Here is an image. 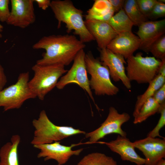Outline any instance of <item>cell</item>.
<instances>
[{
	"mask_svg": "<svg viewBox=\"0 0 165 165\" xmlns=\"http://www.w3.org/2000/svg\"><path fill=\"white\" fill-rule=\"evenodd\" d=\"M85 47L84 43L73 35H53L42 37L32 46L34 49H43L46 52L36 64L41 65H69L78 52Z\"/></svg>",
	"mask_w": 165,
	"mask_h": 165,
	"instance_id": "obj_1",
	"label": "cell"
},
{
	"mask_svg": "<svg viewBox=\"0 0 165 165\" xmlns=\"http://www.w3.org/2000/svg\"><path fill=\"white\" fill-rule=\"evenodd\" d=\"M50 7L58 21V28L61 27L62 23H64L67 32L73 31L83 43L95 40L86 27L83 11L76 8L71 1L52 0Z\"/></svg>",
	"mask_w": 165,
	"mask_h": 165,
	"instance_id": "obj_2",
	"label": "cell"
},
{
	"mask_svg": "<svg viewBox=\"0 0 165 165\" xmlns=\"http://www.w3.org/2000/svg\"><path fill=\"white\" fill-rule=\"evenodd\" d=\"M32 124L35 129L31 142L33 145L50 144L72 135L86 133L72 127L55 125L50 120L44 110L41 111L37 119L33 120Z\"/></svg>",
	"mask_w": 165,
	"mask_h": 165,
	"instance_id": "obj_3",
	"label": "cell"
},
{
	"mask_svg": "<svg viewBox=\"0 0 165 165\" xmlns=\"http://www.w3.org/2000/svg\"><path fill=\"white\" fill-rule=\"evenodd\" d=\"M34 75L28 82L31 92L39 99L43 100L46 95L55 86L59 79L68 71L59 64L46 65L36 64L32 67Z\"/></svg>",
	"mask_w": 165,
	"mask_h": 165,
	"instance_id": "obj_4",
	"label": "cell"
},
{
	"mask_svg": "<svg viewBox=\"0 0 165 165\" xmlns=\"http://www.w3.org/2000/svg\"><path fill=\"white\" fill-rule=\"evenodd\" d=\"M85 61L87 72L91 75L90 86L95 95L117 94L119 89L112 82L108 67L100 59L95 58L90 51L86 53Z\"/></svg>",
	"mask_w": 165,
	"mask_h": 165,
	"instance_id": "obj_5",
	"label": "cell"
},
{
	"mask_svg": "<svg viewBox=\"0 0 165 165\" xmlns=\"http://www.w3.org/2000/svg\"><path fill=\"white\" fill-rule=\"evenodd\" d=\"M126 75L130 81L138 84L149 83L158 74L161 60L153 57L143 56L138 52L127 59Z\"/></svg>",
	"mask_w": 165,
	"mask_h": 165,
	"instance_id": "obj_6",
	"label": "cell"
},
{
	"mask_svg": "<svg viewBox=\"0 0 165 165\" xmlns=\"http://www.w3.org/2000/svg\"><path fill=\"white\" fill-rule=\"evenodd\" d=\"M29 79L28 72L20 73L16 83L0 91V107L4 111L19 109L26 101L36 97L29 88Z\"/></svg>",
	"mask_w": 165,
	"mask_h": 165,
	"instance_id": "obj_7",
	"label": "cell"
},
{
	"mask_svg": "<svg viewBox=\"0 0 165 165\" xmlns=\"http://www.w3.org/2000/svg\"><path fill=\"white\" fill-rule=\"evenodd\" d=\"M86 53L82 49L76 55L71 68L66 74L58 81L56 87L59 90L63 89L66 85L76 83L88 94L98 110H100L96 104L90 88L85 61Z\"/></svg>",
	"mask_w": 165,
	"mask_h": 165,
	"instance_id": "obj_8",
	"label": "cell"
},
{
	"mask_svg": "<svg viewBox=\"0 0 165 165\" xmlns=\"http://www.w3.org/2000/svg\"><path fill=\"white\" fill-rule=\"evenodd\" d=\"M130 118L128 113L125 112L119 113L115 108L110 107L106 119L100 126L94 130L85 134V138H89L88 143H97L106 135L112 133L126 137L127 133L122 130L121 127L123 124L128 121Z\"/></svg>",
	"mask_w": 165,
	"mask_h": 165,
	"instance_id": "obj_9",
	"label": "cell"
},
{
	"mask_svg": "<svg viewBox=\"0 0 165 165\" xmlns=\"http://www.w3.org/2000/svg\"><path fill=\"white\" fill-rule=\"evenodd\" d=\"M81 143L73 144L67 146L61 145L59 141H56L50 144L36 145L33 146L40 150L37 156L38 158H43L45 161L53 160L57 162V165H63L72 156L79 155L83 148L76 150H72V148Z\"/></svg>",
	"mask_w": 165,
	"mask_h": 165,
	"instance_id": "obj_10",
	"label": "cell"
},
{
	"mask_svg": "<svg viewBox=\"0 0 165 165\" xmlns=\"http://www.w3.org/2000/svg\"><path fill=\"white\" fill-rule=\"evenodd\" d=\"M10 2L11 9L6 22L7 24L24 29L35 22L34 0H11Z\"/></svg>",
	"mask_w": 165,
	"mask_h": 165,
	"instance_id": "obj_11",
	"label": "cell"
},
{
	"mask_svg": "<svg viewBox=\"0 0 165 165\" xmlns=\"http://www.w3.org/2000/svg\"><path fill=\"white\" fill-rule=\"evenodd\" d=\"M100 61L108 68L111 78L116 82L121 81L127 89L131 88V81L125 72L124 64H127L122 55L113 53L107 48L99 49Z\"/></svg>",
	"mask_w": 165,
	"mask_h": 165,
	"instance_id": "obj_12",
	"label": "cell"
},
{
	"mask_svg": "<svg viewBox=\"0 0 165 165\" xmlns=\"http://www.w3.org/2000/svg\"><path fill=\"white\" fill-rule=\"evenodd\" d=\"M145 158V165H156L165 157V139L149 137L133 142Z\"/></svg>",
	"mask_w": 165,
	"mask_h": 165,
	"instance_id": "obj_13",
	"label": "cell"
},
{
	"mask_svg": "<svg viewBox=\"0 0 165 165\" xmlns=\"http://www.w3.org/2000/svg\"><path fill=\"white\" fill-rule=\"evenodd\" d=\"M165 33V19L147 21L138 27L136 32L140 40L139 49L146 53L152 45Z\"/></svg>",
	"mask_w": 165,
	"mask_h": 165,
	"instance_id": "obj_14",
	"label": "cell"
},
{
	"mask_svg": "<svg viewBox=\"0 0 165 165\" xmlns=\"http://www.w3.org/2000/svg\"><path fill=\"white\" fill-rule=\"evenodd\" d=\"M97 143L106 145L112 152L118 154L123 161H129L137 165L145 164V158L137 154L133 143L126 137L118 135L115 140L108 142L99 141Z\"/></svg>",
	"mask_w": 165,
	"mask_h": 165,
	"instance_id": "obj_15",
	"label": "cell"
},
{
	"mask_svg": "<svg viewBox=\"0 0 165 165\" xmlns=\"http://www.w3.org/2000/svg\"><path fill=\"white\" fill-rule=\"evenodd\" d=\"M140 43L139 37L132 31L124 32L118 34L110 42L107 48L127 59L139 49Z\"/></svg>",
	"mask_w": 165,
	"mask_h": 165,
	"instance_id": "obj_16",
	"label": "cell"
},
{
	"mask_svg": "<svg viewBox=\"0 0 165 165\" xmlns=\"http://www.w3.org/2000/svg\"><path fill=\"white\" fill-rule=\"evenodd\" d=\"M86 27L96 40L99 49L106 48L117 33L107 22L93 19L84 21Z\"/></svg>",
	"mask_w": 165,
	"mask_h": 165,
	"instance_id": "obj_17",
	"label": "cell"
},
{
	"mask_svg": "<svg viewBox=\"0 0 165 165\" xmlns=\"http://www.w3.org/2000/svg\"><path fill=\"white\" fill-rule=\"evenodd\" d=\"M18 134L12 136L10 141L4 144L0 149V165H19L18 148L20 141Z\"/></svg>",
	"mask_w": 165,
	"mask_h": 165,
	"instance_id": "obj_18",
	"label": "cell"
},
{
	"mask_svg": "<svg viewBox=\"0 0 165 165\" xmlns=\"http://www.w3.org/2000/svg\"><path fill=\"white\" fill-rule=\"evenodd\" d=\"M114 13L108 0H95L92 8L87 11L86 19L107 22Z\"/></svg>",
	"mask_w": 165,
	"mask_h": 165,
	"instance_id": "obj_19",
	"label": "cell"
},
{
	"mask_svg": "<svg viewBox=\"0 0 165 165\" xmlns=\"http://www.w3.org/2000/svg\"><path fill=\"white\" fill-rule=\"evenodd\" d=\"M165 83V77L157 74L149 83L145 91L137 97L133 115L135 114L142 105L149 98L152 97L155 92Z\"/></svg>",
	"mask_w": 165,
	"mask_h": 165,
	"instance_id": "obj_20",
	"label": "cell"
},
{
	"mask_svg": "<svg viewBox=\"0 0 165 165\" xmlns=\"http://www.w3.org/2000/svg\"><path fill=\"white\" fill-rule=\"evenodd\" d=\"M107 22L117 34L132 31L134 26L123 9L114 15Z\"/></svg>",
	"mask_w": 165,
	"mask_h": 165,
	"instance_id": "obj_21",
	"label": "cell"
},
{
	"mask_svg": "<svg viewBox=\"0 0 165 165\" xmlns=\"http://www.w3.org/2000/svg\"><path fill=\"white\" fill-rule=\"evenodd\" d=\"M160 105L152 97L148 99L141 106L137 112L133 115V123H140L149 117L158 112Z\"/></svg>",
	"mask_w": 165,
	"mask_h": 165,
	"instance_id": "obj_22",
	"label": "cell"
},
{
	"mask_svg": "<svg viewBox=\"0 0 165 165\" xmlns=\"http://www.w3.org/2000/svg\"><path fill=\"white\" fill-rule=\"evenodd\" d=\"M123 9L134 25L139 27L148 18L141 11L136 0H125Z\"/></svg>",
	"mask_w": 165,
	"mask_h": 165,
	"instance_id": "obj_23",
	"label": "cell"
},
{
	"mask_svg": "<svg viewBox=\"0 0 165 165\" xmlns=\"http://www.w3.org/2000/svg\"><path fill=\"white\" fill-rule=\"evenodd\" d=\"M77 165H117V164L112 157L104 153L95 152L84 156Z\"/></svg>",
	"mask_w": 165,
	"mask_h": 165,
	"instance_id": "obj_24",
	"label": "cell"
},
{
	"mask_svg": "<svg viewBox=\"0 0 165 165\" xmlns=\"http://www.w3.org/2000/svg\"><path fill=\"white\" fill-rule=\"evenodd\" d=\"M149 52L156 59L161 60L165 58V34L153 43Z\"/></svg>",
	"mask_w": 165,
	"mask_h": 165,
	"instance_id": "obj_25",
	"label": "cell"
},
{
	"mask_svg": "<svg viewBox=\"0 0 165 165\" xmlns=\"http://www.w3.org/2000/svg\"><path fill=\"white\" fill-rule=\"evenodd\" d=\"M160 114V116L159 121L154 128L148 134L147 137L155 138L157 137H161L160 135V130L165 125V103L160 105L158 112Z\"/></svg>",
	"mask_w": 165,
	"mask_h": 165,
	"instance_id": "obj_26",
	"label": "cell"
},
{
	"mask_svg": "<svg viewBox=\"0 0 165 165\" xmlns=\"http://www.w3.org/2000/svg\"><path fill=\"white\" fill-rule=\"evenodd\" d=\"M147 16L152 20L163 17L165 16V4L159 0Z\"/></svg>",
	"mask_w": 165,
	"mask_h": 165,
	"instance_id": "obj_27",
	"label": "cell"
},
{
	"mask_svg": "<svg viewBox=\"0 0 165 165\" xmlns=\"http://www.w3.org/2000/svg\"><path fill=\"white\" fill-rule=\"evenodd\" d=\"M136 0L141 11L147 17L158 2L156 0Z\"/></svg>",
	"mask_w": 165,
	"mask_h": 165,
	"instance_id": "obj_28",
	"label": "cell"
},
{
	"mask_svg": "<svg viewBox=\"0 0 165 165\" xmlns=\"http://www.w3.org/2000/svg\"><path fill=\"white\" fill-rule=\"evenodd\" d=\"M9 0H0V21L6 22L10 15Z\"/></svg>",
	"mask_w": 165,
	"mask_h": 165,
	"instance_id": "obj_29",
	"label": "cell"
},
{
	"mask_svg": "<svg viewBox=\"0 0 165 165\" xmlns=\"http://www.w3.org/2000/svg\"><path fill=\"white\" fill-rule=\"evenodd\" d=\"M152 97L160 105L165 103V83L155 92Z\"/></svg>",
	"mask_w": 165,
	"mask_h": 165,
	"instance_id": "obj_30",
	"label": "cell"
},
{
	"mask_svg": "<svg viewBox=\"0 0 165 165\" xmlns=\"http://www.w3.org/2000/svg\"><path fill=\"white\" fill-rule=\"evenodd\" d=\"M115 13H117L123 8L125 0H108Z\"/></svg>",
	"mask_w": 165,
	"mask_h": 165,
	"instance_id": "obj_31",
	"label": "cell"
},
{
	"mask_svg": "<svg viewBox=\"0 0 165 165\" xmlns=\"http://www.w3.org/2000/svg\"><path fill=\"white\" fill-rule=\"evenodd\" d=\"M7 82V77L4 68L0 63V91L4 89Z\"/></svg>",
	"mask_w": 165,
	"mask_h": 165,
	"instance_id": "obj_32",
	"label": "cell"
},
{
	"mask_svg": "<svg viewBox=\"0 0 165 165\" xmlns=\"http://www.w3.org/2000/svg\"><path fill=\"white\" fill-rule=\"evenodd\" d=\"M37 4L38 7L43 10H46L50 6L51 1L50 0H34Z\"/></svg>",
	"mask_w": 165,
	"mask_h": 165,
	"instance_id": "obj_33",
	"label": "cell"
},
{
	"mask_svg": "<svg viewBox=\"0 0 165 165\" xmlns=\"http://www.w3.org/2000/svg\"><path fill=\"white\" fill-rule=\"evenodd\" d=\"M161 60V63L158 69V74L165 77V58Z\"/></svg>",
	"mask_w": 165,
	"mask_h": 165,
	"instance_id": "obj_34",
	"label": "cell"
},
{
	"mask_svg": "<svg viewBox=\"0 0 165 165\" xmlns=\"http://www.w3.org/2000/svg\"><path fill=\"white\" fill-rule=\"evenodd\" d=\"M156 165H165V160L163 159L160 160Z\"/></svg>",
	"mask_w": 165,
	"mask_h": 165,
	"instance_id": "obj_35",
	"label": "cell"
},
{
	"mask_svg": "<svg viewBox=\"0 0 165 165\" xmlns=\"http://www.w3.org/2000/svg\"><path fill=\"white\" fill-rule=\"evenodd\" d=\"M3 26L0 24V38H1L2 36V34L1 33L3 30Z\"/></svg>",
	"mask_w": 165,
	"mask_h": 165,
	"instance_id": "obj_36",
	"label": "cell"
}]
</instances>
